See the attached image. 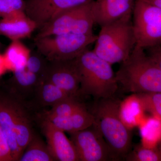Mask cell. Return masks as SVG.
Returning <instances> with one entry per match:
<instances>
[{
    "instance_id": "obj_30",
    "label": "cell",
    "mask_w": 161,
    "mask_h": 161,
    "mask_svg": "<svg viewBox=\"0 0 161 161\" xmlns=\"http://www.w3.org/2000/svg\"><path fill=\"white\" fill-rule=\"evenodd\" d=\"M2 43H1V42H0V49H1V48H2Z\"/></svg>"
},
{
    "instance_id": "obj_18",
    "label": "cell",
    "mask_w": 161,
    "mask_h": 161,
    "mask_svg": "<svg viewBox=\"0 0 161 161\" xmlns=\"http://www.w3.org/2000/svg\"><path fill=\"white\" fill-rule=\"evenodd\" d=\"M36 92L41 103L52 107L61 101L74 97L53 84L45 80H42Z\"/></svg>"
},
{
    "instance_id": "obj_23",
    "label": "cell",
    "mask_w": 161,
    "mask_h": 161,
    "mask_svg": "<svg viewBox=\"0 0 161 161\" xmlns=\"http://www.w3.org/2000/svg\"><path fill=\"white\" fill-rule=\"evenodd\" d=\"M137 95L144 108L161 119V92Z\"/></svg>"
},
{
    "instance_id": "obj_9",
    "label": "cell",
    "mask_w": 161,
    "mask_h": 161,
    "mask_svg": "<svg viewBox=\"0 0 161 161\" xmlns=\"http://www.w3.org/2000/svg\"><path fill=\"white\" fill-rule=\"evenodd\" d=\"M69 134L79 161H115L109 147L94 124L86 129Z\"/></svg>"
},
{
    "instance_id": "obj_25",
    "label": "cell",
    "mask_w": 161,
    "mask_h": 161,
    "mask_svg": "<svg viewBox=\"0 0 161 161\" xmlns=\"http://www.w3.org/2000/svg\"><path fill=\"white\" fill-rule=\"evenodd\" d=\"M11 151L0 126V161H13Z\"/></svg>"
},
{
    "instance_id": "obj_8",
    "label": "cell",
    "mask_w": 161,
    "mask_h": 161,
    "mask_svg": "<svg viewBox=\"0 0 161 161\" xmlns=\"http://www.w3.org/2000/svg\"><path fill=\"white\" fill-rule=\"evenodd\" d=\"M93 1L69 9L58 15L38 29L35 38L62 34L94 33L93 27L95 23L92 13Z\"/></svg>"
},
{
    "instance_id": "obj_29",
    "label": "cell",
    "mask_w": 161,
    "mask_h": 161,
    "mask_svg": "<svg viewBox=\"0 0 161 161\" xmlns=\"http://www.w3.org/2000/svg\"><path fill=\"white\" fill-rule=\"evenodd\" d=\"M158 143H159L158 144H159V147L158 149L161 151V139L159 141V142H158Z\"/></svg>"
},
{
    "instance_id": "obj_5",
    "label": "cell",
    "mask_w": 161,
    "mask_h": 161,
    "mask_svg": "<svg viewBox=\"0 0 161 161\" xmlns=\"http://www.w3.org/2000/svg\"><path fill=\"white\" fill-rule=\"evenodd\" d=\"M100 27L93 51L112 65L126 60L135 46L132 17Z\"/></svg>"
},
{
    "instance_id": "obj_27",
    "label": "cell",
    "mask_w": 161,
    "mask_h": 161,
    "mask_svg": "<svg viewBox=\"0 0 161 161\" xmlns=\"http://www.w3.org/2000/svg\"><path fill=\"white\" fill-rule=\"evenodd\" d=\"M7 71L4 55L0 53V77Z\"/></svg>"
},
{
    "instance_id": "obj_20",
    "label": "cell",
    "mask_w": 161,
    "mask_h": 161,
    "mask_svg": "<svg viewBox=\"0 0 161 161\" xmlns=\"http://www.w3.org/2000/svg\"><path fill=\"white\" fill-rule=\"evenodd\" d=\"M84 106L77 99V97H70L54 105L51 109L47 112L46 115L59 117H68Z\"/></svg>"
},
{
    "instance_id": "obj_24",
    "label": "cell",
    "mask_w": 161,
    "mask_h": 161,
    "mask_svg": "<svg viewBox=\"0 0 161 161\" xmlns=\"http://www.w3.org/2000/svg\"><path fill=\"white\" fill-rule=\"evenodd\" d=\"M25 0H0V18L25 12Z\"/></svg>"
},
{
    "instance_id": "obj_12",
    "label": "cell",
    "mask_w": 161,
    "mask_h": 161,
    "mask_svg": "<svg viewBox=\"0 0 161 161\" xmlns=\"http://www.w3.org/2000/svg\"><path fill=\"white\" fill-rule=\"evenodd\" d=\"M136 0H94L92 13L95 24L102 26L132 17Z\"/></svg>"
},
{
    "instance_id": "obj_11",
    "label": "cell",
    "mask_w": 161,
    "mask_h": 161,
    "mask_svg": "<svg viewBox=\"0 0 161 161\" xmlns=\"http://www.w3.org/2000/svg\"><path fill=\"white\" fill-rule=\"evenodd\" d=\"M43 80L53 84L70 95H79L80 78L76 58L48 61Z\"/></svg>"
},
{
    "instance_id": "obj_1",
    "label": "cell",
    "mask_w": 161,
    "mask_h": 161,
    "mask_svg": "<svg viewBox=\"0 0 161 161\" xmlns=\"http://www.w3.org/2000/svg\"><path fill=\"white\" fill-rule=\"evenodd\" d=\"M92 113L97 127L106 141L114 160L125 159L132 150L131 131L121 115L119 102L115 98L96 101Z\"/></svg>"
},
{
    "instance_id": "obj_7",
    "label": "cell",
    "mask_w": 161,
    "mask_h": 161,
    "mask_svg": "<svg viewBox=\"0 0 161 161\" xmlns=\"http://www.w3.org/2000/svg\"><path fill=\"white\" fill-rule=\"evenodd\" d=\"M136 47L161 44V9L147 0H136L132 14Z\"/></svg>"
},
{
    "instance_id": "obj_3",
    "label": "cell",
    "mask_w": 161,
    "mask_h": 161,
    "mask_svg": "<svg viewBox=\"0 0 161 161\" xmlns=\"http://www.w3.org/2000/svg\"><path fill=\"white\" fill-rule=\"evenodd\" d=\"M76 61L80 78L79 95H90L95 101L115 98L119 84L112 64L88 48Z\"/></svg>"
},
{
    "instance_id": "obj_26",
    "label": "cell",
    "mask_w": 161,
    "mask_h": 161,
    "mask_svg": "<svg viewBox=\"0 0 161 161\" xmlns=\"http://www.w3.org/2000/svg\"><path fill=\"white\" fill-rule=\"evenodd\" d=\"M147 54L161 69V44L144 49Z\"/></svg>"
},
{
    "instance_id": "obj_17",
    "label": "cell",
    "mask_w": 161,
    "mask_h": 161,
    "mask_svg": "<svg viewBox=\"0 0 161 161\" xmlns=\"http://www.w3.org/2000/svg\"><path fill=\"white\" fill-rule=\"evenodd\" d=\"M19 161H55L50 152L47 145L37 136L34 135L23 151Z\"/></svg>"
},
{
    "instance_id": "obj_2",
    "label": "cell",
    "mask_w": 161,
    "mask_h": 161,
    "mask_svg": "<svg viewBox=\"0 0 161 161\" xmlns=\"http://www.w3.org/2000/svg\"><path fill=\"white\" fill-rule=\"evenodd\" d=\"M115 76L125 92L136 95L161 92V69L142 48L135 47Z\"/></svg>"
},
{
    "instance_id": "obj_21",
    "label": "cell",
    "mask_w": 161,
    "mask_h": 161,
    "mask_svg": "<svg viewBox=\"0 0 161 161\" xmlns=\"http://www.w3.org/2000/svg\"><path fill=\"white\" fill-rule=\"evenodd\" d=\"M128 161H161V151L158 148H149L143 145L136 146L127 154Z\"/></svg>"
},
{
    "instance_id": "obj_14",
    "label": "cell",
    "mask_w": 161,
    "mask_h": 161,
    "mask_svg": "<svg viewBox=\"0 0 161 161\" xmlns=\"http://www.w3.org/2000/svg\"><path fill=\"white\" fill-rule=\"evenodd\" d=\"M37 26L25 12H21L0 20V36L11 41L29 37Z\"/></svg>"
},
{
    "instance_id": "obj_15",
    "label": "cell",
    "mask_w": 161,
    "mask_h": 161,
    "mask_svg": "<svg viewBox=\"0 0 161 161\" xmlns=\"http://www.w3.org/2000/svg\"><path fill=\"white\" fill-rule=\"evenodd\" d=\"M45 119L64 132L69 133L86 129L92 126L95 121L93 113L87 109L85 106L68 117L46 115Z\"/></svg>"
},
{
    "instance_id": "obj_13",
    "label": "cell",
    "mask_w": 161,
    "mask_h": 161,
    "mask_svg": "<svg viewBox=\"0 0 161 161\" xmlns=\"http://www.w3.org/2000/svg\"><path fill=\"white\" fill-rule=\"evenodd\" d=\"M42 128L47 148L55 161H79L74 144L64 132L45 119Z\"/></svg>"
},
{
    "instance_id": "obj_28",
    "label": "cell",
    "mask_w": 161,
    "mask_h": 161,
    "mask_svg": "<svg viewBox=\"0 0 161 161\" xmlns=\"http://www.w3.org/2000/svg\"><path fill=\"white\" fill-rule=\"evenodd\" d=\"M147 1L161 9V0H147Z\"/></svg>"
},
{
    "instance_id": "obj_4",
    "label": "cell",
    "mask_w": 161,
    "mask_h": 161,
    "mask_svg": "<svg viewBox=\"0 0 161 161\" xmlns=\"http://www.w3.org/2000/svg\"><path fill=\"white\" fill-rule=\"evenodd\" d=\"M0 126L13 161H19L35 134L28 115L18 100L0 96Z\"/></svg>"
},
{
    "instance_id": "obj_22",
    "label": "cell",
    "mask_w": 161,
    "mask_h": 161,
    "mask_svg": "<svg viewBox=\"0 0 161 161\" xmlns=\"http://www.w3.org/2000/svg\"><path fill=\"white\" fill-rule=\"evenodd\" d=\"M48 60L37 50L31 53L26 64V68L43 79Z\"/></svg>"
},
{
    "instance_id": "obj_16",
    "label": "cell",
    "mask_w": 161,
    "mask_h": 161,
    "mask_svg": "<svg viewBox=\"0 0 161 161\" xmlns=\"http://www.w3.org/2000/svg\"><path fill=\"white\" fill-rule=\"evenodd\" d=\"M31 51L20 40H14L4 53L7 70L14 72L26 66Z\"/></svg>"
},
{
    "instance_id": "obj_10",
    "label": "cell",
    "mask_w": 161,
    "mask_h": 161,
    "mask_svg": "<svg viewBox=\"0 0 161 161\" xmlns=\"http://www.w3.org/2000/svg\"><path fill=\"white\" fill-rule=\"evenodd\" d=\"M94 0H25V12L36 24L37 30L64 12Z\"/></svg>"
},
{
    "instance_id": "obj_19",
    "label": "cell",
    "mask_w": 161,
    "mask_h": 161,
    "mask_svg": "<svg viewBox=\"0 0 161 161\" xmlns=\"http://www.w3.org/2000/svg\"><path fill=\"white\" fill-rule=\"evenodd\" d=\"M13 73L12 82L16 89L21 92H36L38 86L43 80L40 76L31 72L26 67Z\"/></svg>"
},
{
    "instance_id": "obj_6",
    "label": "cell",
    "mask_w": 161,
    "mask_h": 161,
    "mask_svg": "<svg viewBox=\"0 0 161 161\" xmlns=\"http://www.w3.org/2000/svg\"><path fill=\"white\" fill-rule=\"evenodd\" d=\"M97 36L62 34L35 38L36 50L48 61L71 60L80 56L92 43Z\"/></svg>"
}]
</instances>
